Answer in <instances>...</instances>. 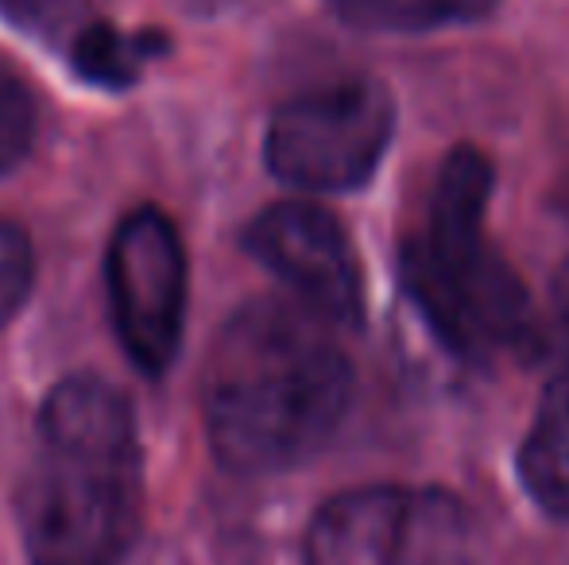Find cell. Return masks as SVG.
Segmentation results:
<instances>
[{"instance_id":"cell-8","label":"cell","mask_w":569,"mask_h":565,"mask_svg":"<svg viewBox=\"0 0 569 565\" xmlns=\"http://www.w3.org/2000/svg\"><path fill=\"white\" fill-rule=\"evenodd\" d=\"M519 481L550 519L569 523V325L531 430L519 445Z\"/></svg>"},{"instance_id":"cell-10","label":"cell","mask_w":569,"mask_h":565,"mask_svg":"<svg viewBox=\"0 0 569 565\" xmlns=\"http://www.w3.org/2000/svg\"><path fill=\"white\" fill-rule=\"evenodd\" d=\"M70 54L82 78L101 85H124L136 78L143 59L151 54V39L124 36V31L109 28V23H86L74 39H70Z\"/></svg>"},{"instance_id":"cell-13","label":"cell","mask_w":569,"mask_h":565,"mask_svg":"<svg viewBox=\"0 0 569 565\" xmlns=\"http://www.w3.org/2000/svg\"><path fill=\"white\" fill-rule=\"evenodd\" d=\"M31 244L16 225L0 221V325L23 306L31 291Z\"/></svg>"},{"instance_id":"cell-3","label":"cell","mask_w":569,"mask_h":565,"mask_svg":"<svg viewBox=\"0 0 569 565\" xmlns=\"http://www.w3.org/2000/svg\"><path fill=\"white\" fill-rule=\"evenodd\" d=\"M496 167L472 143L438 163L419 229L403 241L399 268L422 322L465 361L508 353L531 333L527 286L488 236Z\"/></svg>"},{"instance_id":"cell-7","label":"cell","mask_w":569,"mask_h":565,"mask_svg":"<svg viewBox=\"0 0 569 565\" xmlns=\"http://www.w3.org/2000/svg\"><path fill=\"white\" fill-rule=\"evenodd\" d=\"M244 249L333 325H357L365 314V275L345 225L326 205L291 198L256 213Z\"/></svg>"},{"instance_id":"cell-1","label":"cell","mask_w":569,"mask_h":565,"mask_svg":"<svg viewBox=\"0 0 569 565\" xmlns=\"http://www.w3.org/2000/svg\"><path fill=\"white\" fill-rule=\"evenodd\" d=\"M349 395L338 325L299 299H256L221 325L206 356L202 423L221 465L271 476L326 450Z\"/></svg>"},{"instance_id":"cell-2","label":"cell","mask_w":569,"mask_h":565,"mask_svg":"<svg viewBox=\"0 0 569 565\" xmlns=\"http://www.w3.org/2000/svg\"><path fill=\"white\" fill-rule=\"evenodd\" d=\"M140 437L128 400L98 376H70L39 411V445L20 484L31 565H120L140 531Z\"/></svg>"},{"instance_id":"cell-4","label":"cell","mask_w":569,"mask_h":565,"mask_svg":"<svg viewBox=\"0 0 569 565\" xmlns=\"http://www.w3.org/2000/svg\"><path fill=\"white\" fill-rule=\"evenodd\" d=\"M469 507L442 488L360 484L330 496L307 531V565H472Z\"/></svg>"},{"instance_id":"cell-9","label":"cell","mask_w":569,"mask_h":565,"mask_svg":"<svg viewBox=\"0 0 569 565\" xmlns=\"http://www.w3.org/2000/svg\"><path fill=\"white\" fill-rule=\"evenodd\" d=\"M333 12L365 31H438L485 20L496 0H330Z\"/></svg>"},{"instance_id":"cell-6","label":"cell","mask_w":569,"mask_h":565,"mask_svg":"<svg viewBox=\"0 0 569 565\" xmlns=\"http://www.w3.org/2000/svg\"><path fill=\"white\" fill-rule=\"evenodd\" d=\"M109 306L136 369L163 372L187 322V252L163 210L140 205L113 229L106 260Z\"/></svg>"},{"instance_id":"cell-12","label":"cell","mask_w":569,"mask_h":565,"mask_svg":"<svg viewBox=\"0 0 569 565\" xmlns=\"http://www.w3.org/2000/svg\"><path fill=\"white\" fill-rule=\"evenodd\" d=\"M93 0H0V12L39 36H70L86 28Z\"/></svg>"},{"instance_id":"cell-5","label":"cell","mask_w":569,"mask_h":565,"mask_svg":"<svg viewBox=\"0 0 569 565\" xmlns=\"http://www.w3.org/2000/svg\"><path fill=\"white\" fill-rule=\"evenodd\" d=\"M396 137V101L376 78H338L276 109L263 159L279 182L307 194L365 186Z\"/></svg>"},{"instance_id":"cell-11","label":"cell","mask_w":569,"mask_h":565,"mask_svg":"<svg viewBox=\"0 0 569 565\" xmlns=\"http://www.w3.org/2000/svg\"><path fill=\"white\" fill-rule=\"evenodd\" d=\"M36 137V105L8 70H0V174L12 171Z\"/></svg>"},{"instance_id":"cell-14","label":"cell","mask_w":569,"mask_h":565,"mask_svg":"<svg viewBox=\"0 0 569 565\" xmlns=\"http://www.w3.org/2000/svg\"><path fill=\"white\" fill-rule=\"evenodd\" d=\"M182 8H190V12H221V8H232L237 0H179Z\"/></svg>"}]
</instances>
